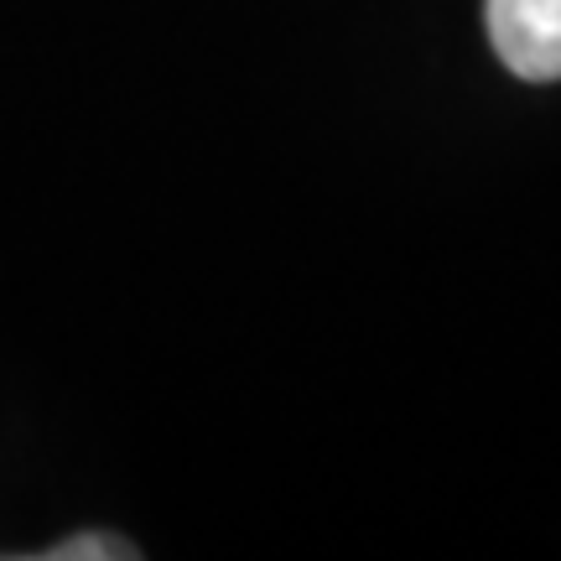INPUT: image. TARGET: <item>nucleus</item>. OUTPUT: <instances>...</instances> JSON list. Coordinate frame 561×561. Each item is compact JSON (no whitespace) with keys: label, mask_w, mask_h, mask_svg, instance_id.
I'll list each match as a JSON object with an SVG mask.
<instances>
[{"label":"nucleus","mask_w":561,"mask_h":561,"mask_svg":"<svg viewBox=\"0 0 561 561\" xmlns=\"http://www.w3.org/2000/svg\"><path fill=\"white\" fill-rule=\"evenodd\" d=\"M483 21L510 73L530 83L561 79V0H483Z\"/></svg>","instance_id":"1"},{"label":"nucleus","mask_w":561,"mask_h":561,"mask_svg":"<svg viewBox=\"0 0 561 561\" xmlns=\"http://www.w3.org/2000/svg\"><path fill=\"white\" fill-rule=\"evenodd\" d=\"M136 546H125L121 536H73V541L42 551V561H130Z\"/></svg>","instance_id":"2"}]
</instances>
